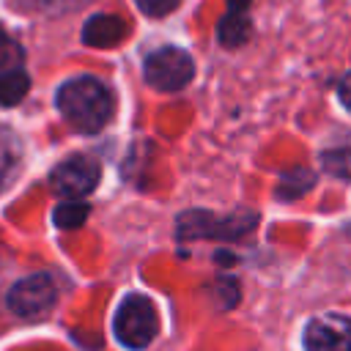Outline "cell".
<instances>
[{
    "label": "cell",
    "mask_w": 351,
    "mask_h": 351,
    "mask_svg": "<svg viewBox=\"0 0 351 351\" xmlns=\"http://www.w3.org/2000/svg\"><path fill=\"white\" fill-rule=\"evenodd\" d=\"M55 107L82 134L104 129L115 112V96L99 77H71L55 93Z\"/></svg>",
    "instance_id": "6da1fadb"
},
{
    "label": "cell",
    "mask_w": 351,
    "mask_h": 351,
    "mask_svg": "<svg viewBox=\"0 0 351 351\" xmlns=\"http://www.w3.org/2000/svg\"><path fill=\"white\" fill-rule=\"evenodd\" d=\"M258 214L252 211H236V214H214V211H184L178 217L176 233L181 241H195V239H222V241H236L255 230Z\"/></svg>",
    "instance_id": "7a4b0ae2"
},
{
    "label": "cell",
    "mask_w": 351,
    "mask_h": 351,
    "mask_svg": "<svg viewBox=\"0 0 351 351\" xmlns=\"http://www.w3.org/2000/svg\"><path fill=\"white\" fill-rule=\"evenodd\" d=\"M112 329H115V337L123 348L143 351L145 346H151V340L159 332V313H156V307L148 296L129 293L118 304Z\"/></svg>",
    "instance_id": "3957f363"
},
{
    "label": "cell",
    "mask_w": 351,
    "mask_h": 351,
    "mask_svg": "<svg viewBox=\"0 0 351 351\" xmlns=\"http://www.w3.org/2000/svg\"><path fill=\"white\" fill-rule=\"evenodd\" d=\"M143 77L154 90H181L195 77V60L181 47H162L154 49L143 63Z\"/></svg>",
    "instance_id": "277c9868"
},
{
    "label": "cell",
    "mask_w": 351,
    "mask_h": 351,
    "mask_svg": "<svg viewBox=\"0 0 351 351\" xmlns=\"http://www.w3.org/2000/svg\"><path fill=\"white\" fill-rule=\"evenodd\" d=\"M55 299H58L55 277L49 271H36V274H27L11 285L5 304L11 313H16L22 318H38V315L52 310Z\"/></svg>",
    "instance_id": "5b68a950"
},
{
    "label": "cell",
    "mask_w": 351,
    "mask_h": 351,
    "mask_svg": "<svg viewBox=\"0 0 351 351\" xmlns=\"http://www.w3.org/2000/svg\"><path fill=\"white\" fill-rule=\"evenodd\" d=\"M99 176H101L99 159H93L90 154H71L52 167L49 186L60 197H82L93 192V186L99 184Z\"/></svg>",
    "instance_id": "8992f818"
},
{
    "label": "cell",
    "mask_w": 351,
    "mask_h": 351,
    "mask_svg": "<svg viewBox=\"0 0 351 351\" xmlns=\"http://www.w3.org/2000/svg\"><path fill=\"white\" fill-rule=\"evenodd\" d=\"M304 351H351V318L321 313L304 326Z\"/></svg>",
    "instance_id": "52a82bcc"
},
{
    "label": "cell",
    "mask_w": 351,
    "mask_h": 351,
    "mask_svg": "<svg viewBox=\"0 0 351 351\" xmlns=\"http://www.w3.org/2000/svg\"><path fill=\"white\" fill-rule=\"evenodd\" d=\"M22 140L14 129L0 123V195L14 184L22 167Z\"/></svg>",
    "instance_id": "ba28073f"
},
{
    "label": "cell",
    "mask_w": 351,
    "mask_h": 351,
    "mask_svg": "<svg viewBox=\"0 0 351 351\" xmlns=\"http://www.w3.org/2000/svg\"><path fill=\"white\" fill-rule=\"evenodd\" d=\"M123 30H126V25L121 22V16L99 14V16H93V19L85 22L82 38H85V44H90V47H112L115 41L123 38Z\"/></svg>",
    "instance_id": "9c48e42d"
},
{
    "label": "cell",
    "mask_w": 351,
    "mask_h": 351,
    "mask_svg": "<svg viewBox=\"0 0 351 351\" xmlns=\"http://www.w3.org/2000/svg\"><path fill=\"white\" fill-rule=\"evenodd\" d=\"M313 184H315V173L313 170H307V167H291V170H285L280 176V181L274 186V197L282 200V203L296 200V197L307 195L313 189Z\"/></svg>",
    "instance_id": "30bf717a"
},
{
    "label": "cell",
    "mask_w": 351,
    "mask_h": 351,
    "mask_svg": "<svg viewBox=\"0 0 351 351\" xmlns=\"http://www.w3.org/2000/svg\"><path fill=\"white\" fill-rule=\"evenodd\" d=\"M252 33V25L244 11H225V16L217 25V38L222 47H241Z\"/></svg>",
    "instance_id": "8fae6325"
},
{
    "label": "cell",
    "mask_w": 351,
    "mask_h": 351,
    "mask_svg": "<svg viewBox=\"0 0 351 351\" xmlns=\"http://www.w3.org/2000/svg\"><path fill=\"white\" fill-rule=\"evenodd\" d=\"M30 90V77L22 66L8 69L0 74V107H14L19 104Z\"/></svg>",
    "instance_id": "7c38bea8"
},
{
    "label": "cell",
    "mask_w": 351,
    "mask_h": 351,
    "mask_svg": "<svg viewBox=\"0 0 351 351\" xmlns=\"http://www.w3.org/2000/svg\"><path fill=\"white\" fill-rule=\"evenodd\" d=\"M90 0H11V5L22 14H41V16H60L69 14Z\"/></svg>",
    "instance_id": "4fadbf2b"
},
{
    "label": "cell",
    "mask_w": 351,
    "mask_h": 351,
    "mask_svg": "<svg viewBox=\"0 0 351 351\" xmlns=\"http://www.w3.org/2000/svg\"><path fill=\"white\" fill-rule=\"evenodd\" d=\"M88 214H90V206H88V203H82V200H77V197H66L63 203L55 206L52 222H55L58 228H63V230H74V228H80V225L85 222Z\"/></svg>",
    "instance_id": "5bb4252c"
},
{
    "label": "cell",
    "mask_w": 351,
    "mask_h": 351,
    "mask_svg": "<svg viewBox=\"0 0 351 351\" xmlns=\"http://www.w3.org/2000/svg\"><path fill=\"white\" fill-rule=\"evenodd\" d=\"M321 162H324V167H326L332 176L351 178V148H332V151H324Z\"/></svg>",
    "instance_id": "9a60e30c"
},
{
    "label": "cell",
    "mask_w": 351,
    "mask_h": 351,
    "mask_svg": "<svg viewBox=\"0 0 351 351\" xmlns=\"http://www.w3.org/2000/svg\"><path fill=\"white\" fill-rule=\"evenodd\" d=\"M16 66H22V47L0 33V74Z\"/></svg>",
    "instance_id": "2e32d148"
},
{
    "label": "cell",
    "mask_w": 351,
    "mask_h": 351,
    "mask_svg": "<svg viewBox=\"0 0 351 351\" xmlns=\"http://www.w3.org/2000/svg\"><path fill=\"white\" fill-rule=\"evenodd\" d=\"M134 3H137V8H140L145 16L159 19V16L173 14V11L178 8V3H181V0H134Z\"/></svg>",
    "instance_id": "e0dca14e"
},
{
    "label": "cell",
    "mask_w": 351,
    "mask_h": 351,
    "mask_svg": "<svg viewBox=\"0 0 351 351\" xmlns=\"http://www.w3.org/2000/svg\"><path fill=\"white\" fill-rule=\"evenodd\" d=\"M337 96H340V101H343V107L351 112V71L340 80V85H337Z\"/></svg>",
    "instance_id": "ac0fdd59"
},
{
    "label": "cell",
    "mask_w": 351,
    "mask_h": 351,
    "mask_svg": "<svg viewBox=\"0 0 351 351\" xmlns=\"http://www.w3.org/2000/svg\"><path fill=\"white\" fill-rule=\"evenodd\" d=\"M247 5H250V0H228L230 11H247Z\"/></svg>",
    "instance_id": "d6986e66"
}]
</instances>
